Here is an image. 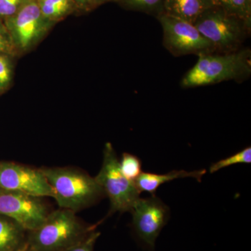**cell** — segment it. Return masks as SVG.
I'll use <instances>...</instances> for the list:
<instances>
[{
	"label": "cell",
	"mask_w": 251,
	"mask_h": 251,
	"mask_svg": "<svg viewBox=\"0 0 251 251\" xmlns=\"http://www.w3.org/2000/svg\"><path fill=\"white\" fill-rule=\"evenodd\" d=\"M251 74V50L240 49L227 53L201 54L183 77L184 88L214 85L224 81L244 80Z\"/></svg>",
	"instance_id": "6da1fadb"
},
{
	"label": "cell",
	"mask_w": 251,
	"mask_h": 251,
	"mask_svg": "<svg viewBox=\"0 0 251 251\" xmlns=\"http://www.w3.org/2000/svg\"><path fill=\"white\" fill-rule=\"evenodd\" d=\"M78 2L82 3V4H85V3L87 2V1H90L91 0H76Z\"/></svg>",
	"instance_id": "cb8c5ba5"
},
{
	"label": "cell",
	"mask_w": 251,
	"mask_h": 251,
	"mask_svg": "<svg viewBox=\"0 0 251 251\" xmlns=\"http://www.w3.org/2000/svg\"><path fill=\"white\" fill-rule=\"evenodd\" d=\"M100 232L94 230L88 235L73 247L65 251H93L97 239L100 237Z\"/></svg>",
	"instance_id": "ac0fdd59"
},
{
	"label": "cell",
	"mask_w": 251,
	"mask_h": 251,
	"mask_svg": "<svg viewBox=\"0 0 251 251\" xmlns=\"http://www.w3.org/2000/svg\"><path fill=\"white\" fill-rule=\"evenodd\" d=\"M27 231L14 220L0 215V251H17L27 246Z\"/></svg>",
	"instance_id": "4fadbf2b"
},
{
	"label": "cell",
	"mask_w": 251,
	"mask_h": 251,
	"mask_svg": "<svg viewBox=\"0 0 251 251\" xmlns=\"http://www.w3.org/2000/svg\"><path fill=\"white\" fill-rule=\"evenodd\" d=\"M165 0H124L131 9L146 14L156 15L158 17L163 13Z\"/></svg>",
	"instance_id": "e0dca14e"
},
{
	"label": "cell",
	"mask_w": 251,
	"mask_h": 251,
	"mask_svg": "<svg viewBox=\"0 0 251 251\" xmlns=\"http://www.w3.org/2000/svg\"><path fill=\"white\" fill-rule=\"evenodd\" d=\"M13 16L11 27L15 40L21 49H27L39 37L44 27L39 4L29 1Z\"/></svg>",
	"instance_id": "30bf717a"
},
{
	"label": "cell",
	"mask_w": 251,
	"mask_h": 251,
	"mask_svg": "<svg viewBox=\"0 0 251 251\" xmlns=\"http://www.w3.org/2000/svg\"><path fill=\"white\" fill-rule=\"evenodd\" d=\"M53 190L59 208L76 212L105 196L103 189L87 173L69 168H41Z\"/></svg>",
	"instance_id": "3957f363"
},
{
	"label": "cell",
	"mask_w": 251,
	"mask_h": 251,
	"mask_svg": "<svg viewBox=\"0 0 251 251\" xmlns=\"http://www.w3.org/2000/svg\"><path fill=\"white\" fill-rule=\"evenodd\" d=\"M120 167L125 177L133 182L143 173L141 161L138 156L132 153H123L120 161Z\"/></svg>",
	"instance_id": "2e32d148"
},
{
	"label": "cell",
	"mask_w": 251,
	"mask_h": 251,
	"mask_svg": "<svg viewBox=\"0 0 251 251\" xmlns=\"http://www.w3.org/2000/svg\"><path fill=\"white\" fill-rule=\"evenodd\" d=\"M11 80V67L9 60L0 54V89L4 88Z\"/></svg>",
	"instance_id": "ffe728a7"
},
{
	"label": "cell",
	"mask_w": 251,
	"mask_h": 251,
	"mask_svg": "<svg viewBox=\"0 0 251 251\" xmlns=\"http://www.w3.org/2000/svg\"><path fill=\"white\" fill-rule=\"evenodd\" d=\"M251 163V148L247 147L239 152L234 153L232 156L220 160V161L212 163L209 168V173L211 174L221 171L227 167L233 166L236 164H249Z\"/></svg>",
	"instance_id": "9a60e30c"
},
{
	"label": "cell",
	"mask_w": 251,
	"mask_h": 251,
	"mask_svg": "<svg viewBox=\"0 0 251 251\" xmlns=\"http://www.w3.org/2000/svg\"><path fill=\"white\" fill-rule=\"evenodd\" d=\"M17 251H31L30 249L28 248L27 246H26L25 247L23 248V249H21V250H18Z\"/></svg>",
	"instance_id": "603a6c76"
},
{
	"label": "cell",
	"mask_w": 251,
	"mask_h": 251,
	"mask_svg": "<svg viewBox=\"0 0 251 251\" xmlns=\"http://www.w3.org/2000/svg\"><path fill=\"white\" fill-rule=\"evenodd\" d=\"M80 221L74 211L66 209L50 212L44 222L28 231L27 246L31 251H65L95 230Z\"/></svg>",
	"instance_id": "7a4b0ae2"
},
{
	"label": "cell",
	"mask_w": 251,
	"mask_h": 251,
	"mask_svg": "<svg viewBox=\"0 0 251 251\" xmlns=\"http://www.w3.org/2000/svg\"><path fill=\"white\" fill-rule=\"evenodd\" d=\"M0 188L34 197L54 198V192L41 169L15 163H0Z\"/></svg>",
	"instance_id": "9c48e42d"
},
{
	"label": "cell",
	"mask_w": 251,
	"mask_h": 251,
	"mask_svg": "<svg viewBox=\"0 0 251 251\" xmlns=\"http://www.w3.org/2000/svg\"><path fill=\"white\" fill-rule=\"evenodd\" d=\"M23 0H0V16L11 17L23 6Z\"/></svg>",
	"instance_id": "d6986e66"
},
{
	"label": "cell",
	"mask_w": 251,
	"mask_h": 251,
	"mask_svg": "<svg viewBox=\"0 0 251 251\" xmlns=\"http://www.w3.org/2000/svg\"><path fill=\"white\" fill-rule=\"evenodd\" d=\"M213 6L214 0H165L163 14L193 24L201 14Z\"/></svg>",
	"instance_id": "7c38bea8"
},
{
	"label": "cell",
	"mask_w": 251,
	"mask_h": 251,
	"mask_svg": "<svg viewBox=\"0 0 251 251\" xmlns=\"http://www.w3.org/2000/svg\"><path fill=\"white\" fill-rule=\"evenodd\" d=\"M214 3L251 26V0H214Z\"/></svg>",
	"instance_id": "5bb4252c"
},
{
	"label": "cell",
	"mask_w": 251,
	"mask_h": 251,
	"mask_svg": "<svg viewBox=\"0 0 251 251\" xmlns=\"http://www.w3.org/2000/svg\"><path fill=\"white\" fill-rule=\"evenodd\" d=\"M49 213L41 198L0 188V215L14 220L27 232L39 227Z\"/></svg>",
	"instance_id": "ba28073f"
},
{
	"label": "cell",
	"mask_w": 251,
	"mask_h": 251,
	"mask_svg": "<svg viewBox=\"0 0 251 251\" xmlns=\"http://www.w3.org/2000/svg\"><path fill=\"white\" fill-rule=\"evenodd\" d=\"M39 2L62 8V9L67 10V11L69 9V0H40Z\"/></svg>",
	"instance_id": "7402d4cb"
},
{
	"label": "cell",
	"mask_w": 251,
	"mask_h": 251,
	"mask_svg": "<svg viewBox=\"0 0 251 251\" xmlns=\"http://www.w3.org/2000/svg\"><path fill=\"white\" fill-rule=\"evenodd\" d=\"M193 25L220 53L240 49L251 33V26L215 5L201 14Z\"/></svg>",
	"instance_id": "277c9868"
},
{
	"label": "cell",
	"mask_w": 251,
	"mask_h": 251,
	"mask_svg": "<svg viewBox=\"0 0 251 251\" xmlns=\"http://www.w3.org/2000/svg\"><path fill=\"white\" fill-rule=\"evenodd\" d=\"M206 170H199L188 172L186 171H173L166 174H156L152 173H143L135 180L134 184L140 193L147 192L151 195H156L157 189L161 185L176 179L191 177L199 182L202 181V176L206 174Z\"/></svg>",
	"instance_id": "8fae6325"
},
{
	"label": "cell",
	"mask_w": 251,
	"mask_h": 251,
	"mask_svg": "<svg viewBox=\"0 0 251 251\" xmlns=\"http://www.w3.org/2000/svg\"><path fill=\"white\" fill-rule=\"evenodd\" d=\"M163 31V46L176 57L216 52L215 48L193 23L166 14L158 16Z\"/></svg>",
	"instance_id": "8992f818"
},
{
	"label": "cell",
	"mask_w": 251,
	"mask_h": 251,
	"mask_svg": "<svg viewBox=\"0 0 251 251\" xmlns=\"http://www.w3.org/2000/svg\"><path fill=\"white\" fill-rule=\"evenodd\" d=\"M94 178L110 200V215L115 212H130L140 198L141 193L134 182L122 174L120 160L110 143L105 145L101 168Z\"/></svg>",
	"instance_id": "5b68a950"
},
{
	"label": "cell",
	"mask_w": 251,
	"mask_h": 251,
	"mask_svg": "<svg viewBox=\"0 0 251 251\" xmlns=\"http://www.w3.org/2000/svg\"><path fill=\"white\" fill-rule=\"evenodd\" d=\"M96 1H103L104 0H96Z\"/></svg>",
	"instance_id": "d4e9b609"
},
{
	"label": "cell",
	"mask_w": 251,
	"mask_h": 251,
	"mask_svg": "<svg viewBox=\"0 0 251 251\" xmlns=\"http://www.w3.org/2000/svg\"><path fill=\"white\" fill-rule=\"evenodd\" d=\"M9 41L5 31L0 26V53L8 50L9 49Z\"/></svg>",
	"instance_id": "44dd1931"
},
{
	"label": "cell",
	"mask_w": 251,
	"mask_h": 251,
	"mask_svg": "<svg viewBox=\"0 0 251 251\" xmlns=\"http://www.w3.org/2000/svg\"><path fill=\"white\" fill-rule=\"evenodd\" d=\"M132 227L144 247L154 251L155 243L170 218V208L156 195L140 198L130 211Z\"/></svg>",
	"instance_id": "52a82bcc"
}]
</instances>
